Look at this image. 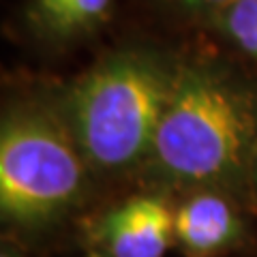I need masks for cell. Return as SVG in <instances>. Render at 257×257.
Here are the masks:
<instances>
[{"label": "cell", "instance_id": "10", "mask_svg": "<svg viewBox=\"0 0 257 257\" xmlns=\"http://www.w3.org/2000/svg\"><path fill=\"white\" fill-rule=\"evenodd\" d=\"M86 257H101V255H96V253H90V255H86Z\"/></svg>", "mask_w": 257, "mask_h": 257}, {"label": "cell", "instance_id": "3", "mask_svg": "<svg viewBox=\"0 0 257 257\" xmlns=\"http://www.w3.org/2000/svg\"><path fill=\"white\" fill-rule=\"evenodd\" d=\"M71 128L43 111H20L0 131V210L22 225L64 210L84 182L82 152Z\"/></svg>", "mask_w": 257, "mask_h": 257}, {"label": "cell", "instance_id": "5", "mask_svg": "<svg viewBox=\"0 0 257 257\" xmlns=\"http://www.w3.org/2000/svg\"><path fill=\"white\" fill-rule=\"evenodd\" d=\"M176 240L191 255L204 257L227 248L240 234V221L219 195H195L182 204L174 216Z\"/></svg>", "mask_w": 257, "mask_h": 257}, {"label": "cell", "instance_id": "6", "mask_svg": "<svg viewBox=\"0 0 257 257\" xmlns=\"http://www.w3.org/2000/svg\"><path fill=\"white\" fill-rule=\"evenodd\" d=\"M109 5L111 0H35L39 18L58 35H75L96 26Z\"/></svg>", "mask_w": 257, "mask_h": 257}, {"label": "cell", "instance_id": "7", "mask_svg": "<svg viewBox=\"0 0 257 257\" xmlns=\"http://www.w3.org/2000/svg\"><path fill=\"white\" fill-rule=\"evenodd\" d=\"M223 28L240 50L257 60V0H231L225 5Z\"/></svg>", "mask_w": 257, "mask_h": 257}, {"label": "cell", "instance_id": "4", "mask_svg": "<svg viewBox=\"0 0 257 257\" xmlns=\"http://www.w3.org/2000/svg\"><path fill=\"white\" fill-rule=\"evenodd\" d=\"M174 216L163 197H131L101 221V240L111 257H163L176 240Z\"/></svg>", "mask_w": 257, "mask_h": 257}, {"label": "cell", "instance_id": "2", "mask_svg": "<svg viewBox=\"0 0 257 257\" xmlns=\"http://www.w3.org/2000/svg\"><path fill=\"white\" fill-rule=\"evenodd\" d=\"M176 75L144 54L114 56L92 69L69 99L79 152L103 170H122L152 152Z\"/></svg>", "mask_w": 257, "mask_h": 257}, {"label": "cell", "instance_id": "8", "mask_svg": "<svg viewBox=\"0 0 257 257\" xmlns=\"http://www.w3.org/2000/svg\"><path fill=\"white\" fill-rule=\"evenodd\" d=\"M189 7H216V5H227L231 0H180Z\"/></svg>", "mask_w": 257, "mask_h": 257}, {"label": "cell", "instance_id": "1", "mask_svg": "<svg viewBox=\"0 0 257 257\" xmlns=\"http://www.w3.org/2000/svg\"><path fill=\"white\" fill-rule=\"evenodd\" d=\"M255 140L251 96L210 71L189 69L176 75L150 155L178 182H216L244 165Z\"/></svg>", "mask_w": 257, "mask_h": 257}, {"label": "cell", "instance_id": "9", "mask_svg": "<svg viewBox=\"0 0 257 257\" xmlns=\"http://www.w3.org/2000/svg\"><path fill=\"white\" fill-rule=\"evenodd\" d=\"M0 257H15L13 253H9V251H3V255H0Z\"/></svg>", "mask_w": 257, "mask_h": 257}]
</instances>
